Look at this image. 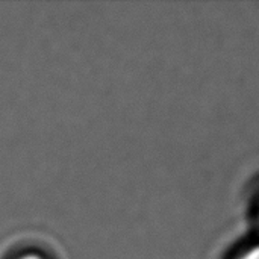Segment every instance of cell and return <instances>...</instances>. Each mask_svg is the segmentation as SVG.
<instances>
[{"label": "cell", "mask_w": 259, "mask_h": 259, "mask_svg": "<svg viewBox=\"0 0 259 259\" xmlns=\"http://www.w3.org/2000/svg\"><path fill=\"white\" fill-rule=\"evenodd\" d=\"M232 259H259V240L244 246L238 253H235Z\"/></svg>", "instance_id": "obj_1"}, {"label": "cell", "mask_w": 259, "mask_h": 259, "mask_svg": "<svg viewBox=\"0 0 259 259\" xmlns=\"http://www.w3.org/2000/svg\"><path fill=\"white\" fill-rule=\"evenodd\" d=\"M18 259H42L41 256H38V255H26V256H21V258Z\"/></svg>", "instance_id": "obj_2"}, {"label": "cell", "mask_w": 259, "mask_h": 259, "mask_svg": "<svg viewBox=\"0 0 259 259\" xmlns=\"http://www.w3.org/2000/svg\"><path fill=\"white\" fill-rule=\"evenodd\" d=\"M256 222H258V225H259V200H258V205H256Z\"/></svg>", "instance_id": "obj_3"}]
</instances>
